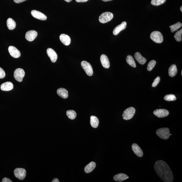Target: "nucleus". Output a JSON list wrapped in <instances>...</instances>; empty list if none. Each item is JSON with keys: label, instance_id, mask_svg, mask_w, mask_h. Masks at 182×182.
Here are the masks:
<instances>
[{"label": "nucleus", "instance_id": "9b49d317", "mask_svg": "<svg viewBox=\"0 0 182 182\" xmlns=\"http://www.w3.org/2000/svg\"><path fill=\"white\" fill-rule=\"evenodd\" d=\"M38 36V33L36 31L30 30L26 33L25 38L28 41L32 42Z\"/></svg>", "mask_w": 182, "mask_h": 182}, {"label": "nucleus", "instance_id": "c85d7f7f", "mask_svg": "<svg viewBox=\"0 0 182 182\" xmlns=\"http://www.w3.org/2000/svg\"><path fill=\"white\" fill-rule=\"evenodd\" d=\"M182 34V29L176 32L174 35V37L176 41L178 42H181L182 40L181 36Z\"/></svg>", "mask_w": 182, "mask_h": 182}, {"label": "nucleus", "instance_id": "20e7f679", "mask_svg": "<svg viewBox=\"0 0 182 182\" xmlns=\"http://www.w3.org/2000/svg\"><path fill=\"white\" fill-rule=\"evenodd\" d=\"M113 18V15L110 12L103 13L99 17V20L101 23H105L111 21Z\"/></svg>", "mask_w": 182, "mask_h": 182}, {"label": "nucleus", "instance_id": "4468645a", "mask_svg": "<svg viewBox=\"0 0 182 182\" xmlns=\"http://www.w3.org/2000/svg\"><path fill=\"white\" fill-rule=\"evenodd\" d=\"M132 150L134 153L139 157H142L143 153L142 150L136 143H134L132 146Z\"/></svg>", "mask_w": 182, "mask_h": 182}, {"label": "nucleus", "instance_id": "6ab92c4d", "mask_svg": "<svg viewBox=\"0 0 182 182\" xmlns=\"http://www.w3.org/2000/svg\"><path fill=\"white\" fill-rule=\"evenodd\" d=\"M128 178L129 177L126 174L119 173L114 176L113 179L115 181L122 182L128 179Z\"/></svg>", "mask_w": 182, "mask_h": 182}, {"label": "nucleus", "instance_id": "a19ab883", "mask_svg": "<svg viewBox=\"0 0 182 182\" xmlns=\"http://www.w3.org/2000/svg\"><path fill=\"white\" fill-rule=\"evenodd\" d=\"M180 10H181V11L182 12V6H181V8H180Z\"/></svg>", "mask_w": 182, "mask_h": 182}, {"label": "nucleus", "instance_id": "a211bd4d", "mask_svg": "<svg viewBox=\"0 0 182 182\" xmlns=\"http://www.w3.org/2000/svg\"><path fill=\"white\" fill-rule=\"evenodd\" d=\"M14 86L12 82H7L3 83L1 85V89L2 91H9L13 89Z\"/></svg>", "mask_w": 182, "mask_h": 182}, {"label": "nucleus", "instance_id": "a878e982", "mask_svg": "<svg viewBox=\"0 0 182 182\" xmlns=\"http://www.w3.org/2000/svg\"><path fill=\"white\" fill-rule=\"evenodd\" d=\"M126 62L128 64H129L132 67L136 68V65L135 60H134L133 56H130V55H128L127 56Z\"/></svg>", "mask_w": 182, "mask_h": 182}, {"label": "nucleus", "instance_id": "412c9836", "mask_svg": "<svg viewBox=\"0 0 182 182\" xmlns=\"http://www.w3.org/2000/svg\"><path fill=\"white\" fill-rule=\"evenodd\" d=\"M57 94L63 99H67L68 97V92L67 89L64 88H60L57 90Z\"/></svg>", "mask_w": 182, "mask_h": 182}, {"label": "nucleus", "instance_id": "2eb2a0df", "mask_svg": "<svg viewBox=\"0 0 182 182\" xmlns=\"http://www.w3.org/2000/svg\"><path fill=\"white\" fill-rule=\"evenodd\" d=\"M127 23L125 21H123L117 26L113 30V34L114 35L118 34L121 31L124 30L126 28Z\"/></svg>", "mask_w": 182, "mask_h": 182}, {"label": "nucleus", "instance_id": "7c9ffc66", "mask_svg": "<svg viewBox=\"0 0 182 182\" xmlns=\"http://www.w3.org/2000/svg\"><path fill=\"white\" fill-rule=\"evenodd\" d=\"M166 0H152L151 4L154 6H158L164 3Z\"/></svg>", "mask_w": 182, "mask_h": 182}, {"label": "nucleus", "instance_id": "f8f14e48", "mask_svg": "<svg viewBox=\"0 0 182 182\" xmlns=\"http://www.w3.org/2000/svg\"><path fill=\"white\" fill-rule=\"evenodd\" d=\"M31 13L33 17L37 19L41 20H45L47 19V16L43 13L38 11L33 10L32 11Z\"/></svg>", "mask_w": 182, "mask_h": 182}, {"label": "nucleus", "instance_id": "0eeeda50", "mask_svg": "<svg viewBox=\"0 0 182 182\" xmlns=\"http://www.w3.org/2000/svg\"><path fill=\"white\" fill-rule=\"evenodd\" d=\"M14 175L20 180H23L26 176V171L23 168H17L14 171Z\"/></svg>", "mask_w": 182, "mask_h": 182}, {"label": "nucleus", "instance_id": "9d476101", "mask_svg": "<svg viewBox=\"0 0 182 182\" xmlns=\"http://www.w3.org/2000/svg\"><path fill=\"white\" fill-rule=\"evenodd\" d=\"M8 51L11 56L15 58H19L21 56L20 51L13 46H10L8 48Z\"/></svg>", "mask_w": 182, "mask_h": 182}, {"label": "nucleus", "instance_id": "1a4fd4ad", "mask_svg": "<svg viewBox=\"0 0 182 182\" xmlns=\"http://www.w3.org/2000/svg\"><path fill=\"white\" fill-rule=\"evenodd\" d=\"M154 114L159 118H162L168 116L169 114V112L166 109H158L154 110Z\"/></svg>", "mask_w": 182, "mask_h": 182}, {"label": "nucleus", "instance_id": "5701e85b", "mask_svg": "<svg viewBox=\"0 0 182 182\" xmlns=\"http://www.w3.org/2000/svg\"><path fill=\"white\" fill-rule=\"evenodd\" d=\"M95 167H96V163L94 162H91L85 166L84 168V171L86 173H90L94 169Z\"/></svg>", "mask_w": 182, "mask_h": 182}, {"label": "nucleus", "instance_id": "58836bf2", "mask_svg": "<svg viewBox=\"0 0 182 182\" xmlns=\"http://www.w3.org/2000/svg\"><path fill=\"white\" fill-rule=\"evenodd\" d=\"M65 1H66L68 3H69L71 1H72V0H65Z\"/></svg>", "mask_w": 182, "mask_h": 182}, {"label": "nucleus", "instance_id": "f03ea898", "mask_svg": "<svg viewBox=\"0 0 182 182\" xmlns=\"http://www.w3.org/2000/svg\"><path fill=\"white\" fill-rule=\"evenodd\" d=\"M156 133L161 139L164 140L168 139L170 136V130L167 128H159L156 131Z\"/></svg>", "mask_w": 182, "mask_h": 182}, {"label": "nucleus", "instance_id": "aec40b11", "mask_svg": "<svg viewBox=\"0 0 182 182\" xmlns=\"http://www.w3.org/2000/svg\"><path fill=\"white\" fill-rule=\"evenodd\" d=\"M134 57L136 60L141 65H144L146 62V58L142 56L140 53L139 52H136L134 55Z\"/></svg>", "mask_w": 182, "mask_h": 182}, {"label": "nucleus", "instance_id": "4c0bfd02", "mask_svg": "<svg viewBox=\"0 0 182 182\" xmlns=\"http://www.w3.org/2000/svg\"><path fill=\"white\" fill-rule=\"evenodd\" d=\"M52 182H59L60 181H59V180L58 179V178H54V179L53 180V181H52Z\"/></svg>", "mask_w": 182, "mask_h": 182}, {"label": "nucleus", "instance_id": "f3484780", "mask_svg": "<svg viewBox=\"0 0 182 182\" xmlns=\"http://www.w3.org/2000/svg\"><path fill=\"white\" fill-rule=\"evenodd\" d=\"M60 38L61 42L65 45L68 46L71 43V38L68 35L62 34L60 35Z\"/></svg>", "mask_w": 182, "mask_h": 182}, {"label": "nucleus", "instance_id": "e433bc0d", "mask_svg": "<svg viewBox=\"0 0 182 182\" xmlns=\"http://www.w3.org/2000/svg\"><path fill=\"white\" fill-rule=\"evenodd\" d=\"M89 0H76L77 2L78 3H84L87 1Z\"/></svg>", "mask_w": 182, "mask_h": 182}, {"label": "nucleus", "instance_id": "7ed1b4c3", "mask_svg": "<svg viewBox=\"0 0 182 182\" xmlns=\"http://www.w3.org/2000/svg\"><path fill=\"white\" fill-rule=\"evenodd\" d=\"M150 38L153 41L157 43H161L163 41L162 34L159 31H154L150 34Z\"/></svg>", "mask_w": 182, "mask_h": 182}, {"label": "nucleus", "instance_id": "ea45409f", "mask_svg": "<svg viewBox=\"0 0 182 182\" xmlns=\"http://www.w3.org/2000/svg\"><path fill=\"white\" fill-rule=\"evenodd\" d=\"M102 1L104 2H107L109 1H113V0H102Z\"/></svg>", "mask_w": 182, "mask_h": 182}, {"label": "nucleus", "instance_id": "f257e3e1", "mask_svg": "<svg viewBox=\"0 0 182 182\" xmlns=\"http://www.w3.org/2000/svg\"><path fill=\"white\" fill-rule=\"evenodd\" d=\"M156 173L165 182H172L173 181V175L171 169L167 163L163 160H158L154 165Z\"/></svg>", "mask_w": 182, "mask_h": 182}, {"label": "nucleus", "instance_id": "423d86ee", "mask_svg": "<svg viewBox=\"0 0 182 182\" xmlns=\"http://www.w3.org/2000/svg\"><path fill=\"white\" fill-rule=\"evenodd\" d=\"M81 66L88 76H92L93 74V68L89 62L85 61H83L81 62Z\"/></svg>", "mask_w": 182, "mask_h": 182}, {"label": "nucleus", "instance_id": "6e6552de", "mask_svg": "<svg viewBox=\"0 0 182 182\" xmlns=\"http://www.w3.org/2000/svg\"><path fill=\"white\" fill-rule=\"evenodd\" d=\"M25 75V71L23 69L18 68L14 71V76L16 80L18 82H21L23 81Z\"/></svg>", "mask_w": 182, "mask_h": 182}, {"label": "nucleus", "instance_id": "dca6fc26", "mask_svg": "<svg viewBox=\"0 0 182 182\" xmlns=\"http://www.w3.org/2000/svg\"><path fill=\"white\" fill-rule=\"evenodd\" d=\"M100 60L103 67L106 69L109 68L110 66L109 60L106 55H102L101 56Z\"/></svg>", "mask_w": 182, "mask_h": 182}, {"label": "nucleus", "instance_id": "79ce46f5", "mask_svg": "<svg viewBox=\"0 0 182 182\" xmlns=\"http://www.w3.org/2000/svg\"><path fill=\"white\" fill-rule=\"evenodd\" d=\"M171 135H171V134H170V136H171Z\"/></svg>", "mask_w": 182, "mask_h": 182}, {"label": "nucleus", "instance_id": "c756f323", "mask_svg": "<svg viewBox=\"0 0 182 182\" xmlns=\"http://www.w3.org/2000/svg\"><path fill=\"white\" fill-rule=\"evenodd\" d=\"M164 100L167 101H174L176 100V97L174 95H167L164 96Z\"/></svg>", "mask_w": 182, "mask_h": 182}, {"label": "nucleus", "instance_id": "b1692460", "mask_svg": "<svg viewBox=\"0 0 182 182\" xmlns=\"http://www.w3.org/2000/svg\"><path fill=\"white\" fill-rule=\"evenodd\" d=\"M7 24L9 30H12L16 28V23L12 18H9L7 20Z\"/></svg>", "mask_w": 182, "mask_h": 182}, {"label": "nucleus", "instance_id": "ddd939ff", "mask_svg": "<svg viewBox=\"0 0 182 182\" xmlns=\"http://www.w3.org/2000/svg\"><path fill=\"white\" fill-rule=\"evenodd\" d=\"M47 52L51 62L53 63L56 62L58 59V55L56 51L52 48H49L47 49Z\"/></svg>", "mask_w": 182, "mask_h": 182}, {"label": "nucleus", "instance_id": "c9c22d12", "mask_svg": "<svg viewBox=\"0 0 182 182\" xmlns=\"http://www.w3.org/2000/svg\"><path fill=\"white\" fill-rule=\"evenodd\" d=\"M26 1L27 0H14V2L17 3H21Z\"/></svg>", "mask_w": 182, "mask_h": 182}, {"label": "nucleus", "instance_id": "39448f33", "mask_svg": "<svg viewBox=\"0 0 182 182\" xmlns=\"http://www.w3.org/2000/svg\"><path fill=\"white\" fill-rule=\"evenodd\" d=\"M136 110L133 107L127 108L123 113V119L125 120H128L131 119L135 113Z\"/></svg>", "mask_w": 182, "mask_h": 182}, {"label": "nucleus", "instance_id": "37998d69", "mask_svg": "<svg viewBox=\"0 0 182 182\" xmlns=\"http://www.w3.org/2000/svg\"><path fill=\"white\" fill-rule=\"evenodd\" d=\"M181 75H182V71H181Z\"/></svg>", "mask_w": 182, "mask_h": 182}, {"label": "nucleus", "instance_id": "bb28decb", "mask_svg": "<svg viewBox=\"0 0 182 182\" xmlns=\"http://www.w3.org/2000/svg\"><path fill=\"white\" fill-rule=\"evenodd\" d=\"M182 23L180 22H178L175 24L170 26V28H171V31L172 32H174L175 31L177 30L178 29L181 28L182 27Z\"/></svg>", "mask_w": 182, "mask_h": 182}, {"label": "nucleus", "instance_id": "4be33fe9", "mask_svg": "<svg viewBox=\"0 0 182 182\" xmlns=\"http://www.w3.org/2000/svg\"><path fill=\"white\" fill-rule=\"evenodd\" d=\"M177 73V69L176 66L175 64H172L168 69L169 76L171 77L175 76Z\"/></svg>", "mask_w": 182, "mask_h": 182}, {"label": "nucleus", "instance_id": "393cba45", "mask_svg": "<svg viewBox=\"0 0 182 182\" xmlns=\"http://www.w3.org/2000/svg\"><path fill=\"white\" fill-rule=\"evenodd\" d=\"M90 123H91V126L93 128H97L99 124L98 118L94 116H91V117Z\"/></svg>", "mask_w": 182, "mask_h": 182}, {"label": "nucleus", "instance_id": "473e14b6", "mask_svg": "<svg viewBox=\"0 0 182 182\" xmlns=\"http://www.w3.org/2000/svg\"><path fill=\"white\" fill-rule=\"evenodd\" d=\"M161 79L160 77L158 76L154 80V82L152 83V86L153 87H156L157 86L158 84H159V82L160 81Z\"/></svg>", "mask_w": 182, "mask_h": 182}, {"label": "nucleus", "instance_id": "2f4dec72", "mask_svg": "<svg viewBox=\"0 0 182 182\" xmlns=\"http://www.w3.org/2000/svg\"><path fill=\"white\" fill-rule=\"evenodd\" d=\"M156 64V62L154 60H152L150 61L148 64V67H147V69L149 71H150L152 70V69H153L155 65Z\"/></svg>", "mask_w": 182, "mask_h": 182}, {"label": "nucleus", "instance_id": "cd10ccee", "mask_svg": "<svg viewBox=\"0 0 182 182\" xmlns=\"http://www.w3.org/2000/svg\"><path fill=\"white\" fill-rule=\"evenodd\" d=\"M67 115L70 119H74L77 116L76 112L73 110H69L67 111Z\"/></svg>", "mask_w": 182, "mask_h": 182}, {"label": "nucleus", "instance_id": "72a5a7b5", "mask_svg": "<svg viewBox=\"0 0 182 182\" xmlns=\"http://www.w3.org/2000/svg\"><path fill=\"white\" fill-rule=\"evenodd\" d=\"M5 76V71L2 68L0 67V79L4 78Z\"/></svg>", "mask_w": 182, "mask_h": 182}, {"label": "nucleus", "instance_id": "f704fd0d", "mask_svg": "<svg viewBox=\"0 0 182 182\" xmlns=\"http://www.w3.org/2000/svg\"><path fill=\"white\" fill-rule=\"evenodd\" d=\"M2 182H12L13 181L11 180L10 179H9L8 178L5 177L3 178L2 180Z\"/></svg>", "mask_w": 182, "mask_h": 182}]
</instances>
